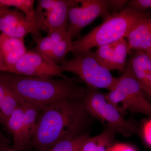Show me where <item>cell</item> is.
Listing matches in <instances>:
<instances>
[{"label": "cell", "instance_id": "1", "mask_svg": "<svg viewBox=\"0 0 151 151\" xmlns=\"http://www.w3.org/2000/svg\"><path fill=\"white\" fill-rule=\"evenodd\" d=\"M91 118L81 99L47 105L40 114L30 146L37 151H48L58 142L86 132Z\"/></svg>", "mask_w": 151, "mask_h": 151}, {"label": "cell", "instance_id": "2", "mask_svg": "<svg viewBox=\"0 0 151 151\" xmlns=\"http://www.w3.org/2000/svg\"><path fill=\"white\" fill-rule=\"evenodd\" d=\"M0 78L24 103L45 108L59 101L83 100L86 88L74 78L55 79L24 76L8 72L0 73Z\"/></svg>", "mask_w": 151, "mask_h": 151}, {"label": "cell", "instance_id": "3", "mask_svg": "<svg viewBox=\"0 0 151 151\" xmlns=\"http://www.w3.org/2000/svg\"><path fill=\"white\" fill-rule=\"evenodd\" d=\"M147 17V14L128 7L109 15L101 24L73 42L72 53L75 56L93 47H100L127 37L138 22Z\"/></svg>", "mask_w": 151, "mask_h": 151}, {"label": "cell", "instance_id": "4", "mask_svg": "<svg viewBox=\"0 0 151 151\" xmlns=\"http://www.w3.org/2000/svg\"><path fill=\"white\" fill-rule=\"evenodd\" d=\"M123 73L114 88L105 94L107 100L123 116L130 111L151 118V103L135 77L129 61Z\"/></svg>", "mask_w": 151, "mask_h": 151}, {"label": "cell", "instance_id": "5", "mask_svg": "<svg viewBox=\"0 0 151 151\" xmlns=\"http://www.w3.org/2000/svg\"><path fill=\"white\" fill-rule=\"evenodd\" d=\"M83 102L87 113L102 123L105 128H110L126 137L139 133L134 123L124 119L108 101L105 94L98 89L87 86Z\"/></svg>", "mask_w": 151, "mask_h": 151}, {"label": "cell", "instance_id": "6", "mask_svg": "<svg viewBox=\"0 0 151 151\" xmlns=\"http://www.w3.org/2000/svg\"><path fill=\"white\" fill-rule=\"evenodd\" d=\"M61 70L78 76L87 86L95 89H106L111 91L114 88L118 78L114 77L110 70L99 63L94 52L91 50L65 60L60 65Z\"/></svg>", "mask_w": 151, "mask_h": 151}, {"label": "cell", "instance_id": "7", "mask_svg": "<svg viewBox=\"0 0 151 151\" xmlns=\"http://www.w3.org/2000/svg\"><path fill=\"white\" fill-rule=\"evenodd\" d=\"M109 2L106 0H74L68 13L67 30L71 37L97 18H106L110 15Z\"/></svg>", "mask_w": 151, "mask_h": 151}, {"label": "cell", "instance_id": "8", "mask_svg": "<svg viewBox=\"0 0 151 151\" xmlns=\"http://www.w3.org/2000/svg\"><path fill=\"white\" fill-rule=\"evenodd\" d=\"M74 0H39L35 9L39 28L47 31L55 29H67L68 13Z\"/></svg>", "mask_w": 151, "mask_h": 151}, {"label": "cell", "instance_id": "9", "mask_svg": "<svg viewBox=\"0 0 151 151\" xmlns=\"http://www.w3.org/2000/svg\"><path fill=\"white\" fill-rule=\"evenodd\" d=\"M8 72L29 77L52 78L59 76L68 78L62 74L60 65L45 55L31 50L27 52Z\"/></svg>", "mask_w": 151, "mask_h": 151}, {"label": "cell", "instance_id": "10", "mask_svg": "<svg viewBox=\"0 0 151 151\" xmlns=\"http://www.w3.org/2000/svg\"><path fill=\"white\" fill-rule=\"evenodd\" d=\"M0 31L9 36L19 38L31 33L37 42L42 38L40 29L17 9H9L0 17Z\"/></svg>", "mask_w": 151, "mask_h": 151}, {"label": "cell", "instance_id": "11", "mask_svg": "<svg viewBox=\"0 0 151 151\" xmlns=\"http://www.w3.org/2000/svg\"><path fill=\"white\" fill-rule=\"evenodd\" d=\"M94 54L99 63L106 69L124 72L127 65L128 42L123 38L97 47Z\"/></svg>", "mask_w": 151, "mask_h": 151}, {"label": "cell", "instance_id": "12", "mask_svg": "<svg viewBox=\"0 0 151 151\" xmlns=\"http://www.w3.org/2000/svg\"><path fill=\"white\" fill-rule=\"evenodd\" d=\"M129 61L140 86L151 103V59L145 52L132 51Z\"/></svg>", "mask_w": 151, "mask_h": 151}, {"label": "cell", "instance_id": "13", "mask_svg": "<svg viewBox=\"0 0 151 151\" xmlns=\"http://www.w3.org/2000/svg\"><path fill=\"white\" fill-rule=\"evenodd\" d=\"M128 54L133 50L146 52L151 48V18L138 22L127 35Z\"/></svg>", "mask_w": 151, "mask_h": 151}, {"label": "cell", "instance_id": "14", "mask_svg": "<svg viewBox=\"0 0 151 151\" xmlns=\"http://www.w3.org/2000/svg\"><path fill=\"white\" fill-rule=\"evenodd\" d=\"M0 49L9 70L27 52L23 38L11 37L2 33L0 35Z\"/></svg>", "mask_w": 151, "mask_h": 151}, {"label": "cell", "instance_id": "15", "mask_svg": "<svg viewBox=\"0 0 151 151\" xmlns=\"http://www.w3.org/2000/svg\"><path fill=\"white\" fill-rule=\"evenodd\" d=\"M24 106L20 105L9 118L6 128L12 135L13 147L17 151H21L29 147L24 136Z\"/></svg>", "mask_w": 151, "mask_h": 151}, {"label": "cell", "instance_id": "16", "mask_svg": "<svg viewBox=\"0 0 151 151\" xmlns=\"http://www.w3.org/2000/svg\"><path fill=\"white\" fill-rule=\"evenodd\" d=\"M116 134L110 128H105L100 134L92 137H89L80 151H110Z\"/></svg>", "mask_w": 151, "mask_h": 151}, {"label": "cell", "instance_id": "17", "mask_svg": "<svg viewBox=\"0 0 151 151\" xmlns=\"http://www.w3.org/2000/svg\"><path fill=\"white\" fill-rule=\"evenodd\" d=\"M9 88L6 95L0 105V124L5 127L9 118L15 110L20 105L24 104L21 98Z\"/></svg>", "mask_w": 151, "mask_h": 151}, {"label": "cell", "instance_id": "18", "mask_svg": "<svg viewBox=\"0 0 151 151\" xmlns=\"http://www.w3.org/2000/svg\"><path fill=\"white\" fill-rule=\"evenodd\" d=\"M35 1L33 0H0V7H14L22 12L27 18L39 28L34 8Z\"/></svg>", "mask_w": 151, "mask_h": 151}, {"label": "cell", "instance_id": "19", "mask_svg": "<svg viewBox=\"0 0 151 151\" xmlns=\"http://www.w3.org/2000/svg\"><path fill=\"white\" fill-rule=\"evenodd\" d=\"M89 137L88 133L84 132L58 142L48 151H80Z\"/></svg>", "mask_w": 151, "mask_h": 151}, {"label": "cell", "instance_id": "20", "mask_svg": "<svg viewBox=\"0 0 151 151\" xmlns=\"http://www.w3.org/2000/svg\"><path fill=\"white\" fill-rule=\"evenodd\" d=\"M72 37L70 35H68L62 40L55 45L52 51L47 56L56 64L65 60V57L73 49Z\"/></svg>", "mask_w": 151, "mask_h": 151}, {"label": "cell", "instance_id": "21", "mask_svg": "<svg viewBox=\"0 0 151 151\" xmlns=\"http://www.w3.org/2000/svg\"><path fill=\"white\" fill-rule=\"evenodd\" d=\"M53 40L48 36L42 37L37 42L36 46L31 50L33 51L39 52L45 55H48L55 45Z\"/></svg>", "mask_w": 151, "mask_h": 151}, {"label": "cell", "instance_id": "22", "mask_svg": "<svg viewBox=\"0 0 151 151\" xmlns=\"http://www.w3.org/2000/svg\"><path fill=\"white\" fill-rule=\"evenodd\" d=\"M128 6V8L142 12V11L151 8V0H133L129 1Z\"/></svg>", "mask_w": 151, "mask_h": 151}, {"label": "cell", "instance_id": "23", "mask_svg": "<svg viewBox=\"0 0 151 151\" xmlns=\"http://www.w3.org/2000/svg\"><path fill=\"white\" fill-rule=\"evenodd\" d=\"M141 133L145 142L151 147V118L144 122Z\"/></svg>", "mask_w": 151, "mask_h": 151}, {"label": "cell", "instance_id": "24", "mask_svg": "<svg viewBox=\"0 0 151 151\" xmlns=\"http://www.w3.org/2000/svg\"><path fill=\"white\" fill-rule=\"evenodd\" d=\"M110 151H137L136 149L127 144L116 143L111 147Z\"/></svg>", "mask_w": 151, "mask_h": 151}, {"label": "cell", "instance_id": "25", "mask_svg": "<svg viewBox=\"0 0 151 151\" xmlns=\"http://www.w3.org/2000/svg\"><path fill=\"white\" fill-rule=\"evenodd\" d=\"M9 89L8 86L0 78V105L4 101Z\"/></svg>", "mask_w": 151, "mask_h": 151}, {"label": "cell", "instance_id": "26", "mask_svg": "<svg viewBox=\"0 0 151 151\" xmlns=\"http://www.w3.org/2000/svg\"><path fill=\"white\" fill-rule=\"evenodd\" d=\"M128 1H108L109 6L113 8L116 9H122L126 4Z\"/></svg>", "mask_w": 151, "mask_h": 151}, {"label": "cell", "instance_id": "27", "mask_svg": "<svg viewBox=\"0 0 151 151\" xmlns=\"http://www.w3.org/2000/svg\"><path fill=\"white\" fill-rule=\"evenodd\" d=\"M0 151H17L13 146L9 145V142L2 140L0 143Z\"/></svg>", "mask_w": 151, "mask_h": 151}, {"label": "cell", "instance_id": "28", "mask_svg": "<svg viewBox=\"0 0 151 151\" xmlns=\"http://www.w3.org/2000/svg\"><path fill=\"white\" fill-rule=\"evenodd\" d=\"M8 68L5 62L1 51L0 49V73L2 72H8Z\"/></svg>", "mask_w": 151, "mask_h": 151}, {"label": "cell", "instance_id": "29", "mask_svg": "<svg viewBox=\"0 0 151 151\" xmlns=\"http://www.w3.org/2000/svg\"><path fill=\"white\" fill-rule=\"evenodd\" d=\"M9 9V7H0V17L6 12Z\"/></svg>", "mask_w": 151, "mask_h": 151}, {"label": "cell", "instance_id": "30", "mask_svg": "<svg viewBox=\"0 0 151 151\" xmlns=\"http://www.w3.org/2000/svg\"><path fill=\"white\" fill-rule=\"evenodd\" d=\"M0 138H1L4 140L9 142V141L4 136V135L1 132V131H0Z\"/></svg>", "mask_w": 151, "mask_h": 151}, {"label": "cell", "instance_id": "31", "mask_svg": "<svg viewBox=\"0 0 151 151\" xmlns=\"http://www.w3.org/2000/svg\"><path fill=\"white\" fill-rule=\"evenodd\" d=\"M145 52L147 54V55L151 59V48L149 49L148 50H147V51H146Z\"/></svg>", "mask_w": 151, "mask_h": 151}, {"label": "cell", "instance_id": "32", "mask_svg": "<svg viewBox=\"0 0 151 151\" xmlns=\"http://www.w3.org/2000/svg\"><path fill=\"white\" fill-rule=\"evenodd\" d=\"M2 140H4L2 139L1 138H0V143H1V141ZM6 142H7V141H6Z\"/></svg>", "mask_w": 151, "mask_h": 151}]
</instances>
